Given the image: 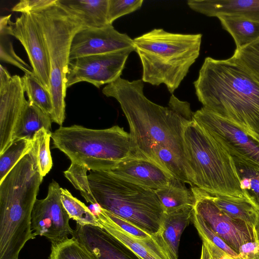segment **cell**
Wrapping results in <instances>:
<instances>
[{"label":"cell","instance_id":"1","mask_svg":"<svg viewBox=\"0 0 259 259\" xmlns=\"http://www.w3.org/2000/svg\"><path fill=\"white\" fill-rule=\"evenodd\" d=\"M142 79L130 81L118 78L102 90L119 103L130 126V157L147 159L154 148L164 146L172 150L185 163L193 181L184 150L183 132L190 121L169 107L156 104L146 97Z\"/></svg>","mask_w":259,"mask_h":259},{"label":"cell","instance_id":"2","mask_svg":"<svg viewBox=\"0 0 259 259\" xmlns=\"http://www.w3.org/2000/svg\"><path fill=\"white\" fill-rule=\"evenodd\" d=\"M193 84L203 107L259 141V84L233 56L205 58Z\"/></svg>","mask_w":259,"mask_h":259},{"label":"cell","instance_id":"3","mask_svg":"<svg viewBox=\"0 0 259 259\" xmlns=\"http://www.w3.org/2000/svg\"><path fill=\"white\" fill-rule=\"evenodd\" d=\"M201 34L172 33L155 28L133 39L142 66V80L163 83L173 94L199 56Z\"/></svg>","mask_w":259,"mask_h":259},{"label":"cell","instance_id":"4","mask_svg":"<svg viewBox=\"0 0 259 259\" xmlns=\"http://www.w3.org/2000/svg\"><path fill=\"white\" fill-rule=\"evenodd\" d=\"M89 186L97 205L155 235L162 230L164 210L155 191L108 171L90 170Z\"/></svg>","mask_w":259,"mask_h":259},{"label":"cell","instance_id":"5","mask_svg":"<svg viewBox=\"0 0 259 259\" xmlns=\"http://www.w3.org/2000/svg\"><path fill=\"white\" fill-rule=\"evenodd\" d=\"M183 139L194 186L209 193L245 197L233 158L224 146L194 120L185 125Z\"/></svg>","mask_w":259,"mask_h":259},{"label":"cell","instance_id":"6","mask_svg":"<svg viewBox=\"0 0 259 259\" xmlns=\"http://www.w3.org/2000/svg\"><path fill=\"white\" fill-rule=\"evenodd\" d=\"M56 148L71 162L89 170L108 171L131 155L130 133L118 125L94 130L81 125L61 126L52 133Z\"/></svg>","mask_w":259,"mask_h":259},{"label":"cell","instance_id":"7","mask_svg":"<svg viewBox=\"0 0 259 259\" xmlns=\"http://www.w3.org/2000/svg\"><path fill=\"white\" fill-rule=\"evenodd\" d=\"M31 14L41 30L49 57L50 94L54 107L51 118L52 122L62 126L65 118L66 78L71 42L76 33L84 28V24L58 0L55 5Z\"/></svg>","mask_w":259,"mask_h":259},{"label":"cell","instance_id":"8","mask_svg":"<svg viewBox=\"0 0 259 259\" xmlns=\"http://www.w3.org/2000/svg\"><path fill=\"white\" fill-rule=\"evenodd\" d=\"M11 15L1 16L0 30L14 36L24 47L33 72L41 85L50 93L51 67L41 30L32 14H21L15 22Z\"/></svg>","mask_w":259,"mask_h":259},{"label":"cell","instance_id":"9","mask_svg":"<svg viewBox=\"0 0 259 259\" xmlns=\"http://www.w3.org/2000/svg\"><path fill=\"white\" fill-rule=\"evenodd\" d=\"M193 120L224 146L231 156L259 169V141L256 139L204 107L194 112Z\"/></svg>","mask_w":259,"mask_h":259},{"label":"cell","instance_id":"10","mask_svg":"<svg viewBox=\"0 0 259 259\" xmlns=\"http://www.w3.org/2000/svg\"><path fill=\"white\" fill-rule=\"evenodd\" d=\"M134 49L86 56L70 60L66 78V88L82 81L99 88L120 77L130 54Z\"/></svg>","mask_w":259,"mask_h":259},{"label":"cell","instance_id":"11","mask_svg":"<svg viewBox=\"0 0 259 259\" xmlns=\"http://www.w3.org/2000/svg\"><path fill=\"white\" fill-rule=\"evenodd\" d=\"M191 190L195 198L194 211L236 253L245 243L257 241L253 228L224 212L207 192L196 186L192 187Z\"/></svg>","mask_w":259,"mask_h":259},{"label":"cell","instance_id":"12","mask_svg":"<svg viewBox=\"0 0 259 259\" xmlns=\"http://www.w3.org/2000/svg\"><path fill=\"white\" fill-rule=\"evenodd\" d=\"M61 187L53 180L48 194L42 199H37L32 209L31 225L35 236L47 238L52 243L61 242L72 235L70 219L61 200Z\"/></svg>","mask_w":259,"mask_h":259},{"label":"cell","instance_id":"13","mask_svg":"<svg viewBox=\"0 0 259 259\" xmlns=\"http://www.w3.org/2000/svg\"><path fill=\"white\" fill-rule=\"evenodd\" d=\"M128 49L136 51L133 39L126 34L118 32L112 24L101 27L82 28L72 39L69 59Z\"/></svg>","mask_w":259,"mask_h":259},{"label":"cell","instance_id":"14","mask_svg":"<svg viewBox=\"0 0 259 259\" xmlns=\"http://www.w3.org/2000/svg\"><path fill=\"white\" fill-rule=\"evenodd\" d=\"M21 77L12 76L11 81L0 89V154L13 142L14 134L27 102Z\"/></svg>","mask_w":259,"mask_h":259},{"label":"cell","instance_id":"15","mask_svg":"<svg viewBox=\"0 0 259 259\" xmlns=\"http://www.w3.org/2000/svg\"><path fill=\"white\" fill-rule=\"evenodd\" d=\"M72 237L96 259H143L99 226L76 224Z\"/></svg>","mask_w":259,"mask_h":259},{"label":"cell","instance_id":"16","mask_svg":"<svg viewBox=\"0 0 259 259\" xmlns=\"http://www.w3.org/2000/svg\"><path fill=\"white\" fill-rule=\"evenodd\" d=\"M138 185L155 191L167 186L174 177L149 160L128 157L108 171Z\"/></svg>","mask_w":259,"mask_h":259},{"label":"cell","instance_id":"17","mask_svg":"<svg viewBox=\"0 0 259 259\" xmlns=\"http://www.w3.org/2000/svg\"><path fill=\"white\" fill-rule=\"evenodd\" d=\"M95 215L100 227L104 229L143 259H170L160 233L150 238L138 239L122 230L98 205Z\"/></svg>","mask_w":259,"mask_h":259},{"label":"cell","instance_id":"18","mask_svg":"<svg viewBox=\"0 0 259 259\" xmlns=\"http://www.w3.org/2000/svg\"><path fill=\"white\" fill-rule=\"evenodd\" d=\"M187 5L208 17L226 15L259 21V0H190Z\"/></svg>","mask_w":259,"mask_h":259},{"label":"cell","instance_id":"19","mask_svg":"<svg viewBox=\"0 0 259 259\" xmlns=\"http://www.w3.org/2000/svg\"><path fill=\"white\" fill-rule=\"evenodd\" d=\"M194 206L187 205L164 212L160 235L170 259H178L180 237L192 221Z\"/></svg>","mask_w":259,"mask_h":259},{"label":"cell","instance_id":"20","mask_svg":"<svg viewBox=\"0 0 259 259\" xmlns=\"http://www.w3.org/2000/svg\"><path fill=\"white\" fill-rule=\"evenodd\" d=\"M69 12L81 20L84 28H96L109 24V0H58Z\"/></svg>","mask_w":259,"mask_h":259},{"label":"cell","instance_id":"21","mask_svg":"<svg viewBox=\"0 0 259 259\" xmlns=\"http://www.w3.org/2000/svg\"><path fill=\"white\" fill-rule=\"evenodd\" d=\"M208 193L224 212L232 218L242 220L254 228L259 211L246 197Z\"/></svg>","mask_w":259,"mask_h":259},{"label":"cell","instance_id":"22","mask_svg":"<svg viewBox=\"0 0 259 259\" xmlns=\"http://www.w3.org/2000/svg\"><path fill=\"white\" fill-rule=\"evenodd\" d=\"M52 122L50 115L27 101L16 126L13 141L22 138L32 140L35 134L40 129L51 131Z\"/></svg>","mask_w":259,"mask_h":259},{"label":"cell","instance_id":"23","mask_svg":"<svg viewBox=\"0 0 259 259\" xmlns=\"http://www.w3.org/2000/svg\"><path fill=\"white\" fill-rule=\"evenodd\" d=\"M217 18L223 28L233 37L236 49L243 48L259 39V21L226 15Z\"/></svg>","mask_w":259,"mask_h":259},{"label":"cell","instance_id":"24","mask_svg":"<svg viewBox=\"0 0 259 259\" xmlns=\"http://www.w3.org/2000/svg\"><path fill=\"white\" fill-rule=\"evenodd\" d=\"M184 184L173 177L167 186L155 191L164 212L185 206H194L195 198L193 192Z\"/></svg>","mask_w":259,"mask_h":259},{"label":"cell","instance_id":"25","mask_svg":"<svg viewBox=\"0 0 259 259\" xmlns=\"http://www.w3.org/2000/svg\"><path fill=\"white\" fill-rule=\"evenodd\" d=\"M232 157L244 196L259 211V169L244 160Z\"/></svg>","mask_w":259,"mask_h":259},{"label":"cell","instance_id":"26","mask_svg":"<svg viewBox=\"0 0 259 259\" xmlns=\"http://www.w3.org/2000/svg\"><path fill=\"white\" fill-rule=\"evenodd\" d=\"M21 80L28 101L51 117L54 107L50 92L44 88L33 72L25 73Z\"/></svg>","mask_w":259,"mask_h":259},{"label":"cell","instance_id":"27","mask_svg":"<svg viewBox=\"0 0 259 259\" xmlns=\"http://www.w3.org/2000/svg\"><path fill=\"white\" fill-rule=\"evenodd\" d=\"M61 200L70 219L81 225L100 227L96 215L81 201L66 189L61 188Z\"/></svg>","mask_w":259,"mask_h":259},{"label":"cell","instance_id":"28","mask_svg":"<svg viewBox=\"0 0 259 259\" xmlns=\"http://www.w3.org/2000/svg\"><path fill=\"white\" fill-rule=\"evenodd\" d=\"M32 140L26 138L15 139L0 154V182L14 166L31 150Z\"/></svg>","mask_w":259,"mask_h":259},{"label":"cell","instance_id":"29","mask_svg":"<svg viewBox=\"0 0 259 259\" xmlns=\"http://www.w3.org/2000/svg\"><path fill=\"white\" fill-rule=\"evenodd\" d=\"M51 131L42 128L32 139V149L34 154L40 175L45 177L51 169L53 161L50 149Z\"/></svg>","mask_w":259,"mask_h":259},{"label":"cell","instance_id":"30","mask_svg":"<svg viewBox=\"0 0 259 259\" xmlns=\"http://www.w3.org/2000/svg\"><path fill=\"white\" fill-rule=\"evenodd\" d=\"M49 259H96L77 239L72 237L52 244Z\"/></svg>","mask_w":259,"mask_h":259},{"label":"cell","instance_id":"31","mask_svg":"<svg viewBox=\"0 0 259 259\" xmlns=\"http://www.w3.org/2000/svg\"><path fill=\"white\" fill-rule=\"evenodd\" d=\"M88 170L83 165L71 162L69 168L64 171V174L75 189L80 191L81 196L87 202L97 205L89 186L87 175Z\"/></svg>","mask_w":259,"mask_h":259},{"label":"cell","instance_id":"32","mask_svg":"<svg viewBox=\"0 0 259 259\" xmlns=\"http://www.w3.org/2000/svg\"><path fill=\"white\" fill-rule=\"evenodd\" d=\"M259 84V39L240 49L232 56Z\"/></svg>","mask_w":259,"mask_h":259},{"label":"cell","instance_id":"33","mask_svg":"<svg viewBox=\"0 0 259 259\" xmlns=\"http://www.w3.org/2000/svg\"><path fill=\"white\" fill-rule=\"evenodd\" d=\"M193 222L202 242L212 244L219 247L235 259H239L238 254L233 250L222 239L215 234L209 225L194 210Z\"/></svg>","mask_w":259,"mask_h":259},{"label":"cell","instance_id":"34","mask_svg":"<svg viewBox=\"0 0 259 259\" xmlns=\"http://www.w3.org/2000/svg\"><path fill=\"white\" fill-rule=\"evenodd\" d=\"M9 36L5 31L0 30L1 61L18 67L25 73L33 72L32 67L15 53Z\"/></svg>","mask_w":259,"mask_h":259},{"label":"cell","instance_id":"35","mask_svg":"<svg viewBox=\"0 0 259 259\" xmlns=\"http://www.w3.org/2000/svg\"><path fill=\"white\" fill-rule=\"evenodd\" d=\"M143 0H109L107 20L109 24L117 19L140 9Z\"/></svg>","mask_w":259,"mask_h":259},{"label":"cell","instance_id":"36","mask_svg":"<svg viewBox=\"0 0 259 259\" xmlns=\"http://www.w3.org/2000/svg\"><path fill=\"white\" fill-rule=\"evenodd\" d=\"M57 0H21L12 9L21 14L33 13L55 5Z\"/></svg>","mask_w":259,"mask_h":259},{"label":"cell","instance_id":"37","mask_svg":"<svg viewBox=\"0 0 259 259\" xmlns=\"http://www.w3.org/2000/svg\"><path fill=\"white\" fill-rule=\"evenodd\" d=\"M103 210L107 216L112 221L119 226L122 230L132 236L138 239H146L150 238L154 236L145 232L125 220L119 217L105 209Z\"/></svg>","mask_w":259,"mask_h":259},{"label":"cell","instance_id":"38","mask_svg":"<svg viewBox=\"0 0 259 259\" xmlns=\"http://www.w3.org/2000/svg\"><path fill=\"white\" fill-rule=\"evenodd\" d=\"M169 107L189 121L193 120L194 112L191 110L189 104L182 102L172 95L169 100Z\"/></svg>","mask_w":259,"mask_h":259},{"label":"cell","instance_id":"39","mask_svg":"<svg viewBox=\"0 0 259 259\" xmlns=\"http://www.w3.org/2000/svg\"><path fill=\"white\" fill-rule=\"evenodd\" d=\"M239 259H259V244L257 241L242 244L238 253Z\"/></svg>","mask_w":259,"mask_h":259},{"label":"cell","instance_id":"40","mask_svg":"<svg viewBox=\"0 0 259 259\" xmlns=\"http://www.w3.org/2000/svg\"><path fill=\"white\" fill-rule=\"evenodd\" d=\"M202 243L207 248L212 259H235L215 245L204 242Z\"/></svg>","mask_w":259,"mask_h":259},{"label":"cell","instance_id":"41","mask_svg":"<svg viewBox=\"0 0 259 259\" xmlns=\"http://www.w3.org/2000/svg\"><path fill=\"white\" fill-rule=\"evenodd\" d=\"M12 77L7 70L0 65V89L5 87L11 81Z\"/></svg>","mask_w":259,"mask_h":259},{"label":"cell","instance_id":"42","mask_svg":"<svg viewBox=\"0 0 259 259\" xmlns=\"http://www.w3.org/2000/svg\"><path fill=\"white\" fill-rule=\"evenodd\" d=\"M211 256L210 253L205 246V245L202 243V248H201V253L200 259H211Z\"/></svg>","mask_w":259,"mask_h":259},{"label":"cell","instance_id":"43","mask_svg":"<svg viewBox=\"0 0 259 259\" xmlns=\"http://www.w3.org/2000/svg\"><path fill=\"white\" fill-rule=\"evenodd\" d=\"M254 231L256 237L257 241L259 244V212L257 219L256 224L254 226Z\"/></svg>","mask_w":259,"mask_h":259}]
</instances>
